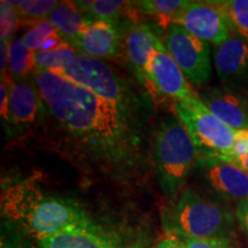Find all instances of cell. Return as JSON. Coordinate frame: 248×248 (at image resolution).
Here are the masks:
<instances>
[{
	"mask_svg": "<svg viewBox=\"0 0 248 248\" xmlns=\"http://www.w3.org/2000/svg\"><path fill=\"white\" fill-rule=\"evenodd\" d=\"M33 78L48 115L69 144L106 168L133 166L139 133L132 108L99 97L52 71L35 69Z\"/></svg>",
	"mask_w": 248,
	"mask_h": 248,
	"instance_id": "cell-1",
	"label": "cell"
},
{
	"mask_svg": "<svg viewBox=\"0 0 248 248\" xmlns=\"http://www.w3.org/2000/svg\"><path fill=\"white\" fill-rule=\"evenodd\" d=\"M1 215L21 233L37 240L70 226L93 223L77 204L46 193L31 179L15 182L2 190Z\"/></svg>",
	"mask_w": 248,
	"mask_h": 248,
	"instance_id": "cell-2",
	"label": "cell"
},
{
	"mask_svg": "<svg viewBox=\"0 0 248 248\" xmlns=\"http://www.w3.org/2000/svg\"><path fill=\"white\" fill-rule=\"evenodd\" d=\"M163 228L171 237L208 239L226 238L232 229V217L212 201L186 190L169 204L162 215Z\"/></svg>",
	"mask_w": 248,
	"mask_h": 248,
	"instance_id": "cell-3",
	"label": "cell"
},
{
	"mask_svg": "<svg viewBox=\"0 0 248 248\" xmlns=\"http://www.w3.org/2000/svg\"><path fill=\"white\" fill-rule=\"evenodd\" d=\"M199 155L190 132L178 117L162 122L155 135L153 157L157 182L164 194H175L182 187Z\"/></svg>",
	"mask_w": 248,
	"mask_h": 248,
	"instance_id": "cell-4",
	"label": "cell"
},
{
	"mask_svg": "<svg viewBox=\"0 0 248 248\" xmlns=\"http://www.w3.org/2000/svg\"><path fill=\"white\" fill-rule=\"evenodd\" d=\"M173 111L187 128L203 157L226 156L230 154L235 131L213 115L199 97L188 105L173 101Z\"/></svg>",
	"mask_w": 248,
	"mask_h": 248,
	"instance_id": "cell-5",
	"label": "cell"
},
{
	"mask_svg": "<svg viewBox=\"0 0 248 248\" xmlns=\"http://www.w3.org/2000/svg\"><path fill=\"white\" fill-rule=\"evenodd\" d=\"M59 75L90 90L99 97L132 108L133 98L129 88L107 62L78 53L73 64Z\"/></svg>",
	"mask_w": 248,
	"mask_h": 248,
	"instance_id": "cell-6",
	"label": "cell"
},
{
	"mask_svg": "<svg viewBox=\"0 0 248 248\" xmlns=\"http://www.w3.org/2000/svg\"><path fill=\"white\" fill-rule=\"evenodd\" d=\"M164 47L191 83L202 85L210 79L209 44L197 38L182 26L171 23L164 37Z\"/></svg>",
	"mask_w": 248,
	"mask_h": 248,
	"instance_id": "cell-7",
	"label": "cell"
},
{
	"mask_svg": "<svg viewBox=\"0 0 248 248\" xmlns=\"http://www.w3.org/2000/svg\"><path fill=\"white\" fill-rule=\"evenodd\" d=\"M172 23L182 26L197 38L215 47L230 38L233 32L230 21L217 1H190Z\"/></svg>",
	"mask_w": 248,
	"mask_h": 248,
	"instance_id": "cell-8",
	"label": "cell"
},
{
	"mask_svg": "<svg viewBox=\"0 0 248 248\" xmlns=\"http://www.w3.org/2000/svg\"><path fill=\"white\" fill-rule=\"evenodd\" d=\"M148 75L156 97L161 94L186 105L198 98L184 73L161 42L157 43L156 48L152 53Z\"/></svg>",
	"mask_w": 248,
	"mask_h": 248,
	"instance_id": "cell-9",
	"label": "cell"
},
{
	"mask_svg": "<svg viewBox=\"0 0 248 248\" xmlns=\"http://www.w3.org/2000/svg\"><path fill=\"white\" fill-rule=\"evenodd\" d=\"M214 63L217 75L225 88L233 89L248 83V43L232 33L230 38L216 46Z\"/></svg>",
	"mask_w": 248,
	"mask_h": 248,
	"instance_id": "cell-10",
	"label": "cell"
},
{
	"mask_svg": "<svg viewBox=\"0 0 248 248\" xmlns=\"http://www.w3.org/2000/svg\"><path fill=\"white\" fill-rule=\"evenodd\" d=\"M206 164V178L219 197L231 201L248 198V173L237 164L217 157H202Z\"/></svg>",
	"mask_w": 248,
	"mask_h": 248,
	"instance_id": "cell-11",
	"label": "cell"
},
{
	"mask_svg": "<svg viewBox=\"0 0 248 248\" xmlns=\"http://www.w3.org/2000/svg\"><path fill=\"white\" fill-rule=\"evenodd\" d=\"M200 100L213 115L232 130L248 129V99L233 89H210Z\"/></svg>",
	"mask_w": 248,
	"mask_h": 248,
	"instance_id": "cell-12",
	"label": "cell"
},
{
	"mask_svg": "<svg viewBox=\"0 0 248 248\" xmlns=\"http://www.w3.org/2000/svg\"><path fill=\"white\" fill-rule=\"evenodd\" d=\"M159 42L160 39L146 24H136L130 28L124 39L126 58L131 63L136 76L154 98H156V93L148 75V64Z\"/></svg>",
	"mask_w": 248,
	"mask_h": 248,
	"instance_id": "cell-13",
	"label": "cell"
},
{
	"mask_svg": "<svg viewBox=\"0 0 248 248\" xmlns=\"http://www.w3.org/2000/svg\"><path fill=\"white\" fill-rule=\"evenodd\" d=\"M37 241L42 248H122L94 222L70 226Z\"/></svg>",
	"mask_w": 248,
	"mask_h": 248,
	"instance_id": "cell-14",
	"label": "cell"
},
{
	"mask_svg": "<svg viewBox=\"0 0 248 248\" xmlns=\"http://www.w3.org/2000/svg\"><path fill=\"white\" fill-rule=\"evenodd\" d=\"M79 53L95 59L115 58L121 47V32L115 21H91L73 45Z\"/></svg>",
	"mask_w": 248,
	"mask_h": 248,
	"instance_id": "cell-15",
	"label": "cell"
},
{
	"mask_svg": "<svg viewBox=\"0 0 248 248\" xmlns=\"http://www.w3.org/2000/svg\"><path fill=\"white\" fill-rule=\"evenodd\" d=\"M42 105V97L36 82L33 84L32 79L27 77L12 80L9 94L11 123L16 125H29L33 123Z\"/></svg>",
	"mask_w": 248,
	"mask_h": 248,
	"instance_id": "cell-16",
	"label": "cell"
},
{
	"mask_svg": "<svg viewBox=\"0 0 248 248\" xmlns=\"http://www.w3.org/2000/svg\"><path fill=\"white\" fill-rule=\"evenodd\" d=\"M82 11L75 1L59 2L47 18L54 24L63 39L74 45L76 40L82 36L91 21L84 17Z\"/></svg>",
	"mask_w": 248,
	"mask_h": 248,
	"instance_id": "cell-17",
	"label": "cell"
},
{
	"mask_svg": "<svg viewBox=\"0 0 248 248\" xmlns=\"http://www.w3.org/2000/svg\"><path fill=\"white\" fill-rule=\"evenodd\" d=\"M188 2L190 1L186 0H144L133 4L139 14L151 16L160 26L168 29L175 17L188 5Z\"/></svg>",
	"mask_w": 248,
	"mask_h": 248,
	"instance_id": "cell-18",
	"label": "cell"
},
{
	"mask_svg": "<svg viewBox=\"0 0 248 248\" xmlns=\"http://www.w3.org/2000/svg\"><path fill=\"white\" fill-rule=\"evenodd\" d=\"M79 52L68 42H63L57 48L48 52H35L37 70L60 73L74 63Z\"/></svg>",
	"mask_w": 248,
	"mask_h": 248,
	"instance_id": "cell-19",
	"label": "cell"
},
{
	"mask_svg": "<svg viewBox=\"0 0 248 248\" xmlns=\"http://www.w3.org/2000/svg\"><path fill=\"white\" fill-rule=\"evenodd\" d=\"M75 2L84 14L95 17V20L105 21H115L121 15L129 14L133 7V2L124 0H85Z\"/></svg>",
	"mask_w": 248,
	"mask_h": 248,
	"instance_id": "cell-20",
	"label": "cell"
},
{
	"mask_svg": "<svg viewBox=\"0 0 248 248\" xmlns=\"http://www.w3.org/2000/svg\"><path fill=\"white\" fill-rule=\"evenodd\" d=\"M33 69H36L35 52L30 51L27 47L22 37L12 40L8 64V70L12 78H23Z\"/></svg>",
	"mask_w": 248,
	"mask_h": 248,
	"instance_id": "cell-21",
	"label": "cell"
},
{
	"mask_svg": "<svg viewBox=\"0 0 248 248\" xmlns=\"http://www.w3.org/2000/svg\"><path fill=\"white\" fill-rule=\"evenodd\" d=\"M217 2L228 16L234 32L248 43V0H223Z\"/></svg>",
	"mask_w": 248,
	"mask_h": 248,
	"instance_id": "cell-22",
	"label": "cell"
},
{
	"mask_svg": "<svg viewBox=\"0 0 248 248\" xmlns=\"http://www.w3.org/2000/svg\"><path fill=\"white\" fill-rule=\"evenodd\" d=\"M12 4L16 9L18 17L28 21L47 17L59 2L51 0H21L12 1Z\"/></svg>",
	"mask_w": 248,
	"mask_h": 248,
	"instance_id": "cell-23",
	"label": "cell"
},
{
	"mask_svg": "<svg viewBox=\"0 0 248 248\" xmlns=\"http://www.w3.org/2000/svg\"><path fill=\"white\" fill-rule=\"evenodd\" d=\"M28 21L31 22V28L27 31L26 35L22 37L23 42L30 51L39 52L44 40L48 36H51L52 33L55 32L57 28L54 27V24L47 17Z\"/></svg>",
	"mask_w": 248,
	"mask_h": 248,
	"instance_id": "cell-24",
	"label": "cell"
},
{
	"mask_svg": "<svg viewBox=\"0 0 248 248\" xmlns=\"http://www.w3.org/2000/svg\"><path fill=\"white\" fill-rule=\"evenodd\" d=\"M0 36L1 40L5 42H12L13 40L14 33L16 32L20 17H18L16 9L14 8L12 1L0 2Z\"/></svg>",
	"mask_w": 248,
	"mask_h": 248,
	"instance_id": "cell-25",
	"label": "cell"
},
{
	"mask_svg": "<svg viewBox=\"0 0 248 248\" xmlns=\"http://www.w3.org/2000/svg\"><path fill=\"white\" fill-rule=\"evenodd\" d=\"M0 248H33L24 238V235L9 224L8 222L2 223L1 237H0Z\"/></svg>",
	"mask_w": 248,
	"mask_h": 248,
	"instance_id": "cell-26",
	"label": "cell"
},
{
	"mask_svg": "<svg viewBox=\"0 0 248 248\" xmlns=\"http://www.w3.org/2000/svg\"><path fill=\"white\" fill-rule=\"evenodd\" d=\"M183 248H232L226 238H208V239H192L177 238Z\"/></svg>",
	"mask_w": 248,
	"mask_h": 248,
	"instance_id": "cell-27",
	"label": "cell"
},
{
	"mask_svg": "<svg viewBox=\"0 0 248 248\" xmlns=\"http://www.w3.org/2000/svg\"><path fill=\"white\" fill-rule=\"evenodd\" d=\"M245 155H248V129L235 131L234 141L230 154L226 155V156H218L217 159L228 161L231 159H238V157L245 156Z\"/></svg>",
	"mask_w": 248,
	"mask_h": 248,
	"instance_id": "cell-28",
	"label": "cell"
},
{
	"mask_svg": "<svg viewBox=\"0 0 248 248\" xmlns=\"http://www.w3.org/2000/svg\"><path fill=\"white\" fill-rule=\"evenodd\" d=\"M11 75L7 73L1 75V83H0V114L2 121L6 123H11V114H9V94H11L12 85Z\"/></svg>",
	"mask_w": 248,
	"mask_h": 248,
	"instance_id": "cell-29",
	"label": "cell"
},
{
	"mask_svg": "<svg viewBox=\"0 0 248 248\" xmlns=\"http://www.w3.org/2000/svg\"><path fill=\"white\" fill-rule=\"evenodd\" d=\"M235 217L241 230L248 235V198L238 203Z\"/></svg>",
	"mask_w": 248,
	"mask_h": 248,
	"instance_id": "cell-30",
	"label": "cell"
},
{
	"mask_svg": "<svg viewBox=\"0 0 248 248\" xmlns=\"http://www.w3.org/2000/svg\"><path fill=\"white\" fill-rule=\"evenodd\" d=\"M62 43H63V37H62L61 33L57 30L55 32L52 33L51 36H48L47 38L44 40V43H43V46L39 52L52 51V49L57 48L59 45L62 44Z\"/></svg>",
	"mask_w": 248,
	"mask_h": 248,
	"instance_id": "cell-31",
	"label": "cell"
},
{
	"mask_svg": "<svg viewBox=\"0 0 248 248\" xmlns=\"http://www.w3.org/2000/svg\"><path fill=\"white\" fill-rule=\"evenodd\" d=\"M9 51H11V42H5L1 40L0 43V69H1V75L7 73L9 64Z\"/></svg>",
	"mask_w": 248,
	"mask_h": 248,
	"instance_id": "cell-32",
	"label": "cell"
},
{
	"mask_svg": "<svg viewBox=\"0 0 248 248\" xmlns=\"http://www.w3.org/2000/svg\"><path fill=\"white\" fill-rule=\"evenodd\" d=\"M154 248H183V246L178 241L177 238L169 237V238H166V239L161 240Z\"/></svg>",
	"mask_w": 248,
	"mask_h": 248,
	"instance_id": "cell-33",
	"label": "cell"
},
{
	"mask_svg": "<svg viewBox=\"0 0 248 248\" xmlns=\"http://www.w3.org/2000/svg\"><path fill=\"white\" fill-rule=\"evenodd\" d=\"M228 161H229V162L237 164L239 168H241L245 172L248 173V155H245V156L238 157V159H231V160H228Z\"/></svg>",
	"mask_w": 248,
	"mask_h": 248,
	"instance_id": "cell-34",
	"label": "cell"
}]
</instances>
